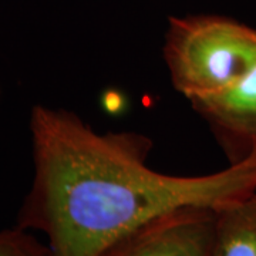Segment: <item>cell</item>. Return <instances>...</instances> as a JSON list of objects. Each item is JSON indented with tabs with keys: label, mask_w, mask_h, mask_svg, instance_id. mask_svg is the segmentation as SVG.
I'll list each match as a JSON object with an SVG mask.
<instances>
[{
	"label": "cell",
	"mask_w": 256,
	"mask_h": 256,
	"mask_svg": "<svg viewBox=\"0 0 256 256\" xmlns=\"http://www.w3.org/2000/svg\"><path fill=\"white\" fill-rule=\"evenodd\" d=\"M210 127L229 165L256 156V66L230 88L191 101Z\"/></svg>",
	"instance_id": "obj_4"
},
{
	"label": "cell",
	"mask_w": 256,
	"mask_h": 256,
	"mask_svg": "<svg viewBox=\"0 0 256 256\" xmlns=\"http://www.w3.org/2000/svg\"><path fill=\"white\" fill-rule=\"evenodd\" d=\"M212 256H256V191L216 210Z\"/></svg>",
	"instance_id": "obj_5"
},
{
	"label": "cell",
	"mask_w": 256,
	"mask_h": 256,
	"mask_svg": "<svg viewBox=\"0 0 256 256\" xmlns=\"http://www.w3.org/2000/svg\"><path fill=\"white\" fill-rule=\"evenodd\" d=\"M216 210L184 208L120 239L98 256H212Z\"/></svg>",
	"instance_id": "obj_3"
},
{
	"label": "cell",
	"mask_w": 256,
	"mask_h": 256,
	"mask_svg": "<svg viewBox=\"0 0 256 256\" xmlns=\"http://www.w3.org/2000/svg\"><path fill=\"white\" fill-rule=\"evenodd\" d=\"M33 181L16 226L47 236L53 256H98L144 225L184 208H212L256 191V156L214 174L158 172L152 140L100 134L73 111L34 106Z\"/></svg>",
	"instance_id": "obj_1"
},
{
	"label": "cell",
	"mask_w": 256,
	"mask_h": 256,
	"mask_svg": "<svg viewBox=\"0 0 256 256\" xmlns=\"http://www.w3.org/2000/svg\"><path fill=\"white\" fill-rule=\"evenodd\" d=\"M162 54L171 82L188 101L220 94L256 66V30L224 16L170 18Z\"/></svg>",
	"instance_id": "obj_2"
},
{
	"label": "cell",
	"mask_w": 256,
	"mask_h": 256,
	"mask_svg": "<svg viewBox=\"0 0 256 256\" xmlns=\"http://www.w3.org/2000/svg\"><path fill=\"white\" fill-rule=\"evenodd\" d=\"M0 256H53L47 244H43L26 229L0 230Z\"/></svg>",
	"instance_id": "obj_6"
},
{
	"label": "cell",
	"mask_w": 256,
	"mask_h": 256,
	"mask_svg": "<svg viewBox=\"0 0 256 256\" xmlns=\"http://www.w3.org/2000/svg\"><path fill=\"white\" fill-rule=\"evenodd\" d=\"M0 97H2V88H0Z\"/></svg>",
	"instance_id": "obj_7"
}]
</instances>
